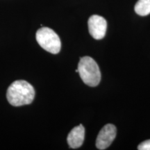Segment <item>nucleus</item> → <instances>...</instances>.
Here are the masks:
<instances>
[{"mask_svg": "<svg viewBox=\"0 0 150 150\" xmlns=\"http://www.w3.org/2000/svg\"><path fill=\"white\" fill-rule=\"evenodd\" d=\"M35 97V90L24 80L15 81L8 87L6 97L9 104L14 106L30 104Z\"/></svg>", "mask_w": 150, "mask_h": 150, "instance_id": "nucleus-1", "label": "nucleus"}, {"mask_svg": "<svg viewBox=\"0 0 150 150\" xmlns=\"http://www.w3.org/2000/svg\"><path fill=\"white\" fill-rule=\"evenodd\" d=\"M78 71L81 79L86 85L95 87L101 81L99 67L93 59L89 56L81 58L78 65Z\"/></svg>", "mask_w": 150, "mask_h": 150, "instance_id": "nucleus-2", "label": "nucleus"}, {"mask_svg": "<svg viewBox=\"0 0 150 150\" xmlns=\"http://www.w3.org/2000/svg\"><path fill=\"white\" fill-rule=\"evenodd\" d=\"M36 40L41 47L50 53L56 54L61 51V42L55 31L48 27H42L36 32Z\"/></svg>", "mask_w": 150, "mask_h": 150, "instance_id": "nucleus-3", "label": "nucleus"}, {"mask_svg": "<svg viewBox=\"0 0 150 150\" xmlns=\"http://www.w3.org/2000/svg\"><path fill=\"white\" fill-rule=\"evenodd\" d=\"M88 24L90 34L95 40H101L105 36L107 29V22L103 17L93 15L90 17Z\"/></svg>", "mask_w": 150, "mask_h": 150, "instance_id": "nucleus-4", "label": "nucleus"}, {"mask_svg": "<svg viewBox=\"0 0 150 150\" xmlns=\"http://www.w3.org/2000/svg\"><path fill=\"white\" fill-rule=\"evenodd\" d=\"M116 127L112 124L106 125L99 131L96 140V147L97 149H106L115 138Z\"/></svg>", "mask_w": 150, "mask_h": 150, "instance_id": "nucleus-5", "label": "nucleus"}, {"mask_svg": "<svg viewBox=\"0 0 150 150\" xmlns=\"http://www.w3.org/2000/svg\"><path fill=\"white\" fill-rule=\"evenodd\" d=\"M85 137V129L82 125L73 128L67 136V141L70 148L76 149L83 145Z\"/></svg>", "mask_w": 150, "mask_h": 150, "instance_id": "nucleus-6", "label": "nucleus"}, {"mask_svg": "<svg viewBox=\"0 0 150 150\" xmlns=\"http://www.w3.org/2000/svg\"><path fill=\"white\" fill-rule=\"evenodd\" d=\"M135 11L140 16L150 14V0H138L135 5Z\"/></svg>", "mask_w": 150, "mask_h": 150, "instance_id": "nucleus-7", "label": "nucleus"}, {"mask_svg": "<svg viewBox=\"0 0 150 150\" xmlns=\"http://www.w3.org/2000/svg\"><path fill=\"white\" fill-rule=\"evenodd\" d=\"M138 149L139 150H150V140L142 142L138 146Z\"/></svg>", "mask_w": 150, "mask_h": 150, "instance_id": "nucleus-8", "label": "nucleus"}]
</instances>
